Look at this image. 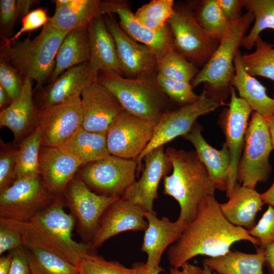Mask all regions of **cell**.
<instances>
[{
    "instance_id": "obj_30",
    "label": "cell",
    "mask_w": 274,
    "mask_h": 274,
    "mask_svg": "<svg viewBox=\"0 0 274 274\" xmlns=\"http://www.w3.org/2000/svg\"><path fill=\"white\" fill-rule=\"evenodd\" d=\"M59 148L75 159L81 166L111 155L107 133L91 132L82 127Z\"/></svg>"
},
{
    "instance_id": "obj_57",
    "label": "cell",
    "mask_w": 274,
    "mask_h": 274,
    "mask_svg": "<svg viewBox=\"0 0 274 274\" xmlns=\"http://www.w3.org/2000/svg\"><path fill=\"white\" fill-rule=\"evenodd\" d=\"M267 121L269 132L274 149V114Z\"/></svg>"
},
{
    "instance_id": "obj_49",
    "label": "cell",
    "mask_w": 274,
    "mask_h": 274,
    "mask_svg": "<svg viewBox=\"0 0 274 274\" xmlns=\"http://www.w3.org/2000/svg\"><path fill=\"white\" fill-rule=\"evenodd\" d=\"M223 12L231 21L239 19L242 16L244 0H216Z\"/></svg>"
},
{
    "instance_id": "obj_41",
    "label": "cell",
    "mask_w": 274,
    "mask_h": 274,
    "mask_svg": "<svg viewBox=\"0 0 274 274\" xmlns=\"http://www.w3.org/2000/svg\"><path fill=\"white\" fill-rule=\"evenodd\" d=\"M81 269L85 274H133V270L117 261H108L97 253L82 261Z\"/></svg>"
},
{
    "instance_id": "obj_48",
    "label": "cell",
    "mask_w": 274,
    "mask_h": 274,
    "mask_svg": "<svg viewBox=\"0 0 274 274\" xmlns=\"http://www.w3.org/2000/svg\"><path fill=\"white\" fill-rule=\"evenodd\" d=\"M12 251L13 256L9 274H32L27 249L22 246Z\"/></svg>"
},
{
    "instance_id": "obj_15",
    "label": "cell",
    "mask_w": 274,
    "mask_h": 274,
    "mask_svg": "<svg viewBox=\"0 0 274 274\" xmlns=\"http://www.w3.org/2000/svg\"><path fill=\"white\" fill-rule=\"evenodd\" d=\"M102 15L107 28L115 41L123 75L128 78L157 73V58L148 46L129 36L112 17Z\"/></svg>"
},
{
    "instance_id": "obj_17",
    "label": "cell",
    "mask_w": 274,
    "mask_h": 274,
    "mask_svg": "<svg viewBox=\"0 0 274 274\" xmlns=\"http://www.w3.org/2000/svg\"><path fill=\"white\" fill-rule=\"evenodd\" d=\"M228 108L220 115L219 123L225 136L224 143L228 148L231 159V175L226 196L232 191L237 183V168L245 143L248 121L252 111L243 98L238 97L232 86L230 89Z\"/></svg>"
},
{
    "instance_id": "obj_54",
    "label": "cell",
    "mask_w": 274,
    "mask_h": 274,
    "mask_svg": "<svg viewBox=\"0 0 274 274\" xmlns=\"http://www.w3.org/2000/svg\"><path fill=\"white\" fill-rule=\"evenodd\" d=\"M13 253L10 251L7 255H1L0 258V274H9Z\"/></svg>"
},
{
    "instance_id": "obj_52",
    "label": "cell",
    "mask_w": 274,
    "mask_h": 274,
    "mask_svg": "<svg viewBox=\"0 0 274 274\" xmlns=\"http://www.w3.org/2000/svg\"><path fill=\"white\" fill-rule=\"evenodd\" d=\"M131 268L133 274H159L163 271L160 266H156L153 268L148 269L146 268L145 263L143 262H135L132 264Z\"/></svg>"
},
{
    "instance_id": "obj_23",
    "label": "cell",
    "mask_w": 274,
    "mask_h": 274,
    "mask_svg": "<svg viewBox=\"0 0 274 274\" xmlns=\"http://www.w3.org/2000/svg\"><path fill=\"white\" fill-rule=\"evenodd\" d=\"M202 130V126L196 122L191 130L183 137L194 147L195 152L205 166L216 189L226 192L231 175L229 150L224 144L220 150L212 147L203 138Z\"/></svg>"
},
{
    "instance_id": "obj_7",
    "label": "cell",
    "mask_w": 274,
    "mask_h": 274,
    "mask_svg": "<svg viewBox=\"0 0 274 274\" xmlns=\"http://www.w3.org/2000/svg\"><path fill=\"white\" fill-rule=\"evenodd\" d=\"M273 149L267 120L253 112L237 168L236 180L239 184L255 189L258 182L268 180L272 170L269 157Z\"/></svg>"
},
{
    "instance_id": "obj_34",
    "label": "cell",
    "mask_w": 274,
    "mask_h": 274,
    "mask_svg": "<svg viewBox=\"0 0 274 274\" xmlns=\"http://www.w3.org/2000/svg\"><path fill=\"white\" fill-rule=\"evenodd\" d=\"M26 249L32 274L81 273V268L54 252L40 248Z\"/></svg>"
},
{
    "instance_id": "obj_2",
    "label": "cell",
    "mask_w": 274,
    "mask_h": 274,
    "mask_svg": "<svg viewBox=\"0 0 274 274\" xmlns=\"http://www.w3.org/2000/svg\"><path fill=\"white\" fill-rule=\"evenodd\" d=\"M63 195L56 196L53 202L28 221L9 219L21 233L23 246L40 248L62 257L80 268L82 261L96 253L90 244L73 239L75 220L64 210Z\"/></svg>"
},
{
    "instance_id": "obj_14",
    "label": "cell",
    "mask_w": 274,
    "mask_h": 274,
    "mask_svg": "<svg viewBox=\"0 0 274 274\" xmlns=\"http://www.w3.org/2000/svg\"><path fill=\"white\" fill-rule=\"evenodd\" d=\"M156 124L124 111L107 133L110 154L136 159L151 141Z\"/></svg>"
},
{
    "instance_id": "obj_59",
    "label": "cell",
    "mask_w": 274,
    "mask_h": 274,
    "mask_svg": "<svg viewBox=\"0 0 274 274\" xmlns=\"http://www.w3.org/2000/svg\"><path fill=\"white\" fill-rule=\"evenodd\" d=\"M81 274H85V273L83 272V271L81 269Z\"/></svg>"
},
{
    "instance_id": "obj_22",
    "label": "cell",
    "mask_w": 274,
    "mask_h": 274,
    "mask_svg": "<svg viewBox=\"0 0 274 274\" xmlns=\"http://www.w3.org/2000/svg\"><path fill=\"white\" fill-rule=\"evenodd\" d=\"M148 222L145 230L141 247L146 253L147 259L145 263L148 269L159 265L162 255L166 249L179 239L187 224L177 220L171 221L168 218H158L156 212H145Z\"/></svg>"
},
{
    "instance_id": "obj_6",
    "label": "cell",
    "mask_w": 274,
    "mask_h": 274,
    "mask_svg": "<svg viewBox=\"0 0 274 274\" xmlns=\"http://www.w3.org/2000/svg\"><path fill=\"white\" fill-rule=\"evenodd\" d=\"M156 74L128 78L114 72L100 71L96 79L115 95L126 111L157 123L171 110L169 98L158 84Z\"/></svg>"
},
{
    "instance_id": "obj_4",
    "label": "cell",
    "mask_w": 274,
    "mask_h": 274,
    "mask_svg": "<svg viewBox=\"0 0 274 274\" xmlns=\"http://www.w3.org/2000/svg\"><path fill=\"white\" fill-rule=\"evenodd\" d=\"M68 32L55 29L49 21L32 39L2 44L1 58L15 69L23 81L27 79L35 81L39 89L50 79L58 49Z\"/></svg>"
},
{
    "instance_id": "obj_44",
    "label": "cell",
    "mask_w": 274,
    "mask_h": 274,
    "mask_svg": "<svg viewBox=\"0 0 274 274\" xmlns=\"http://www.w3.org/2000/svg\"><path fill=\"white\" fill-rule=\"evenodd\" d=\"M47 11L43 8H37L31 11L24 16L21 20V27L13 36L3 40V44L10 45L18 40L24 32L36 29L44 26L50 20Z\"/></svg>"
},
{
    "instance_id": "obj_58",
    "label": "cell",
    "mask_w": 274,
    "mask_h": 274,
    "mask_svg": "<svg viewBox=\"0 0 274 274\" xmlns=\"http://www.w3.org/2000/svg\"><path fill=\"white\" fill-rule=\"evenodd\" d=\"M202 269L203 274H217L216 272H213V270L206 264H203V267Z\"/></svg>"
},
{
    "instance_id": "obj_47",
    "label": "cell",
    "mask_w": 274,
    "mask_h": 274,
    "mask_svg": "<svg viewBox=\"0 0 274 274\" xmlns=\"http://www.w3.org/2000/svg\"><path fill=\"white\" fill-rule=\"evenodd\" d=\"M18 17L17 1H0L1 34L3 40L8 38L7 35L10 33Z\"/></svg>"
},
{
    "instance_id": "obj_16",
    "label": "cell",
    "mask_w": 274,
    "mask_h": 274,
    "mask_svg": "<svg viewBox=\"0 0 274 274\" xmlns=\"http://www.w3.org/2000/svg\"><path fill=\"white\" fill-rule=\"evenodd\" d=\"M81 100L82 127L91 132L107 133L125 111L115 95L97 80L85 88Z\"/></svg>"
},
{
    "instance_id": "obj_8",
    "label": "cell",
    "mask_w": 274,
    "mask_h": 274,
    "mask_svg": "<svg viewBox=\"0 0 274 274\" xmlns=\"http://www.w3.org/2000/svg\"><path fill=\"white\" fill-rule=\"evenodd\" d=\"M167 24L176 49L197 67L207 63L220 44L197 23L192 7L175 5Z\"/></svg>"
},
{
    "instance_id": "obj_55",
    "label": "cell",
    "mask_w": 274,
    "mask_h": 274,
    "mask_svg": "<svg viewBox=\"0 0 274 274\" xmlns=\"http://www.w3.org/2000/svg\"><path fill=\"white\" fill-rule=\"evenodd\" d=\"M260 196L264 204H268L274 208V181L269 188L260 194Z\"/></svg>"
},
{
    "instance_id": "obj_32",
    "label": "cell",
    "mask_w": 274,
    "mask_h": 274,
    "mask_svg": "<svg viewBox=\"0 0 274 274\" xmlns=\"http://www.w3.org/2000/svg\"><path fill=\"white\" fill-rule=\"evenodd\" d=\"M264 261L261 250L256 254L230 250L223 255L205 259L203 264L219 274H263Z\"/></svg>"
},
{
    "instance_id": "obj_31",
    "label": "cell",
    "mask_w": 274,
    "mask_h": 274,
    "mask_svg": "<svg viewBox=\"0 0 274 274\" xmlns=\"http://www.w3.org/2000/svg\"><path fill=\"white\" fill-rule=\"evenodd\" d=\"M89 57L87 28L70 31L58 49L54 69L50 78V82L55 81L68 68L88 62Z\"/></svg>"
},
{
    "instance_id": "obj_37",
    "label": "cell",
    "mask_w": 274,
    "mask_h": 274,
    "mask_svg": "<svg viewBox=\"0 0 274 274\" xmlns=\"http://www.w3.org/2000/svg\"><path fill=\"white\" fill-rule=\"evenodd\" d=\"M244 7L254 16L253 27L242 45L251 50L262 31L270 29L274 31V0H244Z\"/></svg>"
},
{
    "instance_id": "obj_12",
    "label": "cell",
    "mask_w": 274,
    "mask_h": 274,
    "mask_svg": "<svg viewBox=\"0 0 274 274\" xmlns=\"http://www.w3.org/2000/svg\"><path fill=\"white\" fill-rule=\"evenodd\" d=\"M63 196L75 220L83 242L90 244L100 219L108 207L118 197L98 194L92 191L76 175L68 184Z\"/></svg>"
},
{
    "instance_id": "obj_11",
    "label": "cell",
    "mask_w": 274,
    "mask_h": 274,
    "mask_svg": "<svg viewBox=\"0 0 274 274\" xmlns=\"http://www.w3.org/2000/svg\"><path fill=\"white\" fill-rule=\"evenodd\" d=\"M224 105L225 103L209 97L203 91L196 101L164 114L155 125L151 141L135 159L138 168L145 156L150 152L178 136H184L191 130L198 117Z\"/></svg>"
},
{
    "instance_id": "obj_9",
    "label": "cell",
    "mask_w": 274,
    "mask_h": 274,
    "mask_svg": "<svg viewBox=\"0 0 274 274\" xmlns=\"http://www.w3.org/2000/svg\"><path fill=\"white\" fill-rule=\"evenodd\" d=\"M56 196L40 175L17 179L0 192V217L28 221L49 207Z\"/></svg>"
},
{
    "instance_id": "obj_40",
    "label": "cell",
    "mask_w": 274,
    "mask_h": 274,
    "mask_svg": "<svg viewBox=\"0 0 274 274\" xmlns=\"http://www.w3.org/2000/svg\"><path fill=\"white\" fill-rule=\"evenodd\" d=\"M158 84L173 101L183 106L196 101L200 96L193 91L190 82L170 79L159 73L156 76Z\"/></svg>"
},
{
    "instance_id": "obj_36",
    "label": "cell",
    "mask_w": 274,
    "mask_h": 274,
    "mask_svg": "<svg viewBox=\"0 0 274 274\" xmlns=\"http://www.w3.org/2000/svg\"><path fill=\"white\" fill-rule=\"evenodd\" d=\"M42 147L38 127L19 145L15 169V181L40 175L39 154Z\"/></svg>"
},
{
    "instance_id": "obj_20",
    "label": "cell",
    "mask_w": 274,
    "mask_h": 274,
    "mask_svg": "<svg viewBox=\"0 0 274 274\" xmlns=\"http://www.w3.org/2000/svg\"><path fill=\"white\" fill-rule=\"evenodd\" d=\"M144 212L130 201L119 198L102 215L94 235L90 243L96 250L110 238L120 233L144 231L148 226Z\"/></svg>"
},
{
    "instance_id": "obj_3",
    "label": "cell",
    "mask_w": 274,
    "mask_h": 274,
    "mask_svg": "<svg viewBox=\"0 0 274 274\" xmlns=\"http://www.w3.org/2000/svg\"><path fill=\"white\" fill-rule=\"evenodd\" d=\"M165 152L173 172L163 178V193L177 201L180 208L177 220L187 225L203 199L214 196L216 189L195 151L169 147Z\"/></svg>"
},
{
    "instance_id": "obj_29",
    "label": "cell",
    "mask_w": 274,
    "mask_h": 274,
    "mask_svg": "<svg viewBox=\"0 0 274 274\" xmlns=\"http://www.w3.org/2000/svg\"><path fill=\"white\" fill-rule=\"evenodd\" d=\"M101 2L98 0H67L66 3L55 6L49 22L55 29L61 32L88 28L96 17L102 16Z\"/></svg>"
},
{
    "instance_id": "obj_5",
    "label": "cell",
    "mask_w": 274,
    "mask_h": 274,
    "mask_svg": "<svg viewBox=\"0 0 274 274\" xmlns=\"http://www.w3.org/2000/svg\"><path fill=\"white\" fill-rule=\"evenodd\" d=\"M254 21V15L247 12L239 19L230 22L218 48L190 82L193 88L204 83L203 91L209 97L225 103L230 94L234 75L235 55Z\"/></svg>"
},
{
    "instance_id": "obj_50",
    "label": "cell",
    "mask_w": 274,
    "mask_h": 274,
    "mask_svg": "<svg viewBox=\"0 0 274 274\" xmlns=\"http://www.w3.org/2000/svg\"><path fill=\"white\" fill-rule=\"evenodd\" d=\"M258 249L262 250L264 253V265L267 267L269 274H274V242L262 249Z\"/></svg>"
},
{
    "instance_id": "obj_39",
    "label": "cell",
    "mask_w": 274,
    "mask_h": 274,
    "mask_svg": "<svg viewBox=\"0 0 274 274\" xmlns=\"http://www.w3.org/2000/svg\"><path fill=\"white\" fill-rule=\"evenodd\" d=\"M173 0H152L134 13L138 20L147 28L156 31L164 28L174 13Z\"/></svg>"
},
{
    "instance_id": "obj_56",
    "label": "cell",
    "mask_w": 274,
    "mask_h": 274,
    "mask_svg": "<svg viewBox=\"0 0 274 274\" xmlns=\"http://www.w3.org/2000/svg\"><path fill=\"white\" fill-rule=\"evenodd\" d=\"M12 100L7 92L0 86V108L2 110L8 107Z\"/></svg>"
},
{
    "instance_id": "obj_13",
    "label": "cell",
    "mask_w": 274,
    "mask_h": 274,
    "mask_svg": "<svg viewBox=\"0 0 274 274\" xmlns=\"http://www.w3.org/2000/svg\"><path fill=\"white\" fill-rule=\"evenodd\" d=\"M82 122L81 96L39 108L37 127L42 146L60 147L82 127Z\"/></svg>"
},
{
    "instance_id": "obj_38",
    "label": "cell",
    "mask_w": 274,
    "mask_h": 274,
    "mask_svg": "<svg viewBox=\"0 0 274 274\" xmlns=\"http://www.w3.org/2000/svg\"><path fill=\"white\" fill-rule=\"evenodd\" d=\"M157 73L166 77L191 82L199 72L198 67L174 48L157 58Z\"/></svg>"
},
{
    "instance_id": "obj_28",
    "label": "cell",
    "mask_w": 274,
    "mask_h": 274,
    "mask_svg": "<svg viewBox=\"0 0 274 274\" xmlns=\"http://www.w3.org/2000/svg\"><path fill=\"white\" fill-rule=\"evenodd\" d=\"M238 50L234 59V75L231 85L236 89L239 97L247 103L253 112L268 120L274 114V98L266 93V88L244 69Z\"/></svg>"
},
{
    "instance_id": "obj_51",
    "label": "cell",
    "mask_w": 274,
    "mask_h": 274,
    "mask_svg": "<svg viewBox=\"0 0 274 274\" xmlns=\"http://www.w3.org/2000/svg\"><path fill=\"white\" fill-rule=\"evenodd\" d=\"M181 268L180 269L171 266L170 274H203L202 268L189 262L183 264Z\"/></svg>"
},
{
    "instance_id": "obj_10",
    "label": "cell",
    "mask_w": 274,
    "mask_h": 274,
    "mask_svg": "<svg viewBox=\"0 0 274 274\" xmlns=\"http://www.w3.org/2000/svg\"><path fill=\"white\" fill-rule=\"evenodd\" d=\"M135 159L110 155L83 166L77 175L95 193L121 197L136 181Z\"/></svg>"
},
{
    "instance_id": "obj_27",
    "label": "cell",
    "mask_w": 274,
    "mask_h": 274,
    "mask_svg": "<svg viewBox=\"0 0 274 274\" xmlns=\"http://www.w3.org/2000/svg\"><path fill=\"white\" fill-rule=\"evenodd\" d=\"M228 198L227 202L219 204L224 217L235 226L252 229L256 224L257 212L264 204L260 194L255 189L241 186L237 182Z\"/></svg>"
},
{
    "instance_id": "obj_53",
    "label": "cell",
    "mask_w": 274,
    "mask_h": 274,
    "mask_svg": "<svg viewBox=\"0 0 274 274\" xmlns=\"http://www.w3.org/2000/svg\"><path fill=\"white\" fill-rule=\"evenodd\" d=\"M38 2V1L34 0H17V7L19 17L22 18L30 12V9Z\"/></svg>"
},
{
    "instance_id": "obj_18",
    "label": "cell",
    "mask_w": 274,
    "mask_h": 274,
    "mask_svg": "<svg viewBox=\"0 0 274 274\" xmlns=\"http://www.w3.org/2000/svg\"><path fill=\"white\" fill-rule=\"evenodd\" d=\"M100 13L102 16L106 14H117L121 28L133 39L151 49L157 58L175 48L168 24L164 28L156 31L147 28L138 20L127 1L110 0L101 2Z\"/></svg>"
},
{
    "instance_id": "obj_25",
    "label": "cell",
    "mask_w": 274,
    "mask_h": 274,
    "mask_svg": "<svg viewBox=\"0 0 274 274\" xmlns=\"http://www.w3.org/2000/svg\"><path fill=\"white\" fill-rule=\"evenodd\" d=\"M40 174L55 196L63 195L81 165L59 147L42 146L39 154Z\"/></svg>"
},
{
    "instance_id": "obj_21",
    "label": "cell",
    "mask_w": 274,
    "mask_h": 274,
    "mask_svg": "<svg viewBox=\"0 0 274 274\" xmlns=\"http://www.w3.org/2000/svg\"><path fill=\"white\" fill-rule=\"evenodd\" d=\"M32 81L24 80L21 92L0 112L1 127L9 129L18 145L38 127L39 110L33 98Z\"/></svg>"
},
{
    "instance_id": "obj_43",
    "label": "cell",
    "mask_w": 274,
    "mask_h": 274,
    "mask_svg": "<svg viewBox=\"0 0 274 274\" xmlns=\"http://www.w3.org/2000/svg\"><path fill=\"white\" fill-rule=\"evenodd\" d=\"M248 233L258 243L259 249L274 242V208L268 206L256 225L247 230Z\"/></svg>"
},
{
    "instance_id": "obj_24",
    "label": "cell",
    "mask_w": 274,
    "mask_h": 274,
    "mask_svg": "<svg viewBox=\"0 0 274 274\" xmlns=\"http://www.w3.org/2000/svg\"><path fill=\"white\" fill-rule=\"evenodd\" d=\"M89 67L88 62L72 67L55 81L39 91V108H43L64 102L73 97L81 96L85 88L97 80Z\"/></svg>"
},
{
    "instance_id": "obj_1",
    "label": "cell",
    "mask_w": 274,
    "mask_h": 274,
    "mask_svg": "<svg viewBox=\"0 0 274 274\" xmlns=\"http://www.w3.org/2000/svg\"><path fill=\"white\" fill-rule=\"evenodd\" d=\"M219 204L215 196L203 199L194 219L168 249V260L172 267L180 268L198 255L209 257L223 255L233 244L241 241L258 246L257 241L247 229L232 224L224 217Z\"/></svg>"
},
{
    "instance_id": "obj_42",
    "label": "cell",
    "mask_w": 274,
    "mask_h": 274,
    "mask_svg": "<svg viewBox=\"0 0 274 274\" xmlns=\"http://www.w3.org/2000/svg\"><path fill=\"white\" fill-rule=\"evenodd\" d=\"M18 149L1 141L0 192L9 187L15 181Z\"/></svg>"
},
{
    "instance_id": "obj_35",
    "label": "cell",
    "mask_w": 274,
    "mask_h": 274,
    "mask_svg": "<svg viewBox=\"0 0 274 274\" xmlns=\"http://www.w3.org/2000/svg\"><path fill=\"white\" fill-rule=\"evenodd\" d=\"M254 46L255 50L252 53L241 54V60L245 70L253 77L260 76L274 81V44L259 37Z\"/></svg>"
},
{
    "instance_id": "obj_46",
    "label": "cell",
    "mask_w": 274,
    "mask_h": 274,
    "mask_svg": "<svg viewBox=\"0 0 274 274\" xmlns=\"http://www.w3.org/2000/svg\"><path fill=\"white\" fill-rule=\"evenodd\" d=\"M23 246L20 231L8 219L0 217V255Z\"/></svg>"
},
{
    "instance_id": "obj_45",
    "label": "cell",
    "mask_w": 274,
    "mask_h": 274,
    "mask_svg": "<svg viewBox=\"0 0 274 274\" xmlns=\"http://www.w3.org/2000/svg\"><path fill=\"white\" fill-rule=\"evenodd\" d=\"M24 81L16 70L3 59H0V86L8 93L12 101L21 92Z\"/></svg>"
},
{
    "instance_id": "obj_33",
    "label": "cell",
    "mask_w": 274,
    "mask_h": 274,
    "mask_svg": "<svg viewBox=\"0 0 274 274\" xmlns=\"http://www.w3.org/2000/svg\"><path fill=\"white\" fill-rule=\"evenodd\" d=\"M192 9L199 25L208 33L221 41L227 32L230 21L217 1L194 2Z\"/></svg>"
},
{
    "instance_id": "obj_19",
    "label": "cell",
    "mask_w": 274,
    "mask_h": 274,
    "mask_svg": "<svg viewBox=\"0 0 274 274\" xmlns=\"http://www.w3.org/2000/svg\"><path fill=\"white\" fill-rule=\"evenodd\" d=\"M143 160L145 166L141 177L121 198L139 207L144 212H152L154 200L158 198L159 184L172 166L163 146L150 152Z\"/></svg>"
},
{
    "instance_id": "obj_26",
    "label": "cell",
    "mask_w": 274,
    "mask_h": 274,
    "mask_svg": "<svg viewBox=\"0 0 274 274\" xmlns=\"http://www.w3.org/2000/svg\"><path fill=\"white\" fill-rule=\"evenodd\" d=\"M90 57L88 63L94 76L100 71H111L123 76L115 41L102 16L93 19L87 28Z\"/></svg>"
}]
</instances>
